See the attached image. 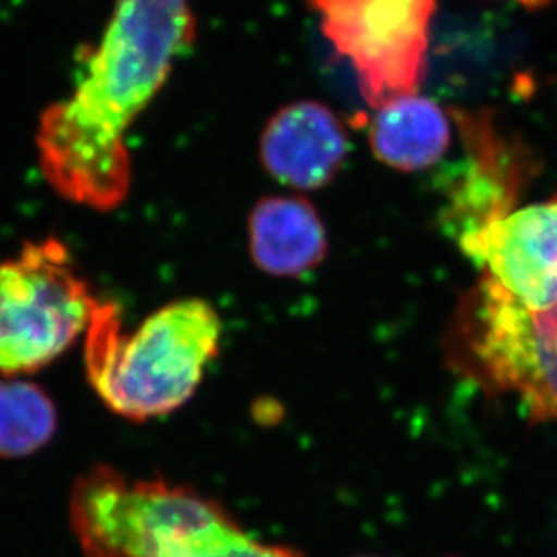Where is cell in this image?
<instances>
[{
    "mask_svg": "<svg viewBox=\"0 0 557 557\" xmlns=\"http://www.w3.org/2000/svg\"><path fill=\"white\" fill-rule=\"evenodd\" d=\"M100 300L59 238L24 244L0 260V373H33L89 329Z\"/></svg>",
    "mask_w": 557,
    "mask_h": 557,
    "instance_id": "cell-4",
    "label": "cell"
},
{
    "mask_svg": "<svg viewBox=\"0 0 557 557\" xmlns=\"http://www.w3.org/2000/svg\"><path fill=\"white\" fill-rule=\"evenodd\" d=\"M451 143V125L435 101L413 95L377 109L370 126L375 158L399 172H421L438 163Z\"/></svg>",
    "mask_w": 557,
    "mask_h": 557,
    "instance_id": "cell-11",
    "label": "cell"
},
{
    "mask_svg": "<svg viewBox=\"0 0 557 557\" xmlns=\"http://www.w3.org/2000/svg\"><path fill=\"white\" fill-rule=\"evenodd\" d=\"M69 521L85 557H215L249 537L199 491L126 479L109 466L76 479Z\"/></svg>",
    "mask_w": 557,
    "mask_h": 557,
    "instance_id": "cell-3",
    "label": "cell"
},
{
    "mask_svg": "<svg viewBox=\"0 0 557 557\" xmlns=\"http://www.w3.org/2000/svg\"><path fill=\"white\" fill-rule=\"evenodd\" d=\"M59 426L53 400L38 384L0 381V457L22 458L48 446Z\"/></svg>",
    "mask_w": 557,
    "mask_h": 557,
    "instance_id": "cell-12",
    "label": "cell"
},
{
    "mask_svg": "<svg viewBox=\"0 0 557 557\" xmlns=\"http://www.w3.org/2000/svg\"><path fill=\"white\" fill-rule=\"evenodd\" d=\"M215 557H301V554L289 547L265 545V543L257 542V540L249 536L235 547L226 550V553L219 554Z\"/></svg>",
    "mask_w": 557,
    "mask_h": 557,
    "instance_id": "cell-13",
    "label": "cell"
},
{
    "mask_svg": "<svg viewBox=\"0 0 557 557\" xmlns=\"http://www.w3.org/2000/svg\"><path fill=\"white\" fill-rule=\"evenodd\" d=\"M469 150L468 175L446 210L447 227L458 238L509 215L523 177V159L496 134L487 116L455 114Z\"/></svg>",
    "mask_w": 557,
    "mask_h": 557,
    "instance_id": "cell-9",
    "label": "cell"
},
{
    "mask_svg": "<svg viewBox=\"0 0 557 557\" xmlns=\"http://www.w3.org/2000/svg\"><path fill=\"white\" fill-rule=\"evenodd\" d=\"M458 331L491 388L515 394L532 421L557 419V301L529 309L484 276L463 301Z\"/></svg>",
    "mask_w": 557,
    "mask_h": 557,
    "instance_id": "cell-5",
    "label": "cell"
},
{
    "mask_svg": "<svg viewBox=\"0 0 557 557\" xmlns=\"http://www.w3.org/2000/svg\"><path fill=\"white\" fill-rule=\"evenodd\" d=\"M221 339V318L205 300L172 301L128 334L116 304L100 301L85 332V372L112 413L148 421L195 394Z\"/></svg>",
    "mask_w": 557,
    "mask_h": 557,
    "instance_id": "cell-2",
    "label": "cell"
},
{
    "mask_svg": "<svg viewBox=\"0 0 557 557\" xmlns=\"http://www.w3.org/2000/svg\"><path fill=\"white\" fill-rule=\"evenodd\" d=\"M372 109L419 95L436 0H306Z\"/></svg>",
    "mask_w": 557,
    "mask_h": 557,
    "instance_id": "cell-6",
    "label": "cell"
},
{
    "mask_svg": "<svg viewBox=\"0 0 557 557\" xmlns=\"http://www.w3.org/2000/svg\"><path fill=\"white\" fill-rule=\"evenodd\" d=\"M194 37L191 0H114L78 84L38 123V163L60 197L95 211L122 205L132 175L126 134Z\"/></svg>",
    "mask_w": 557,
    "mask_h": 557,
    "instance_id": "cell-1",
    "label": "cell"
},
{
    "mask_svg": "<svg viewBox=\"0 0 557 557\" xmlns=\"http://www.w3.org/2000/svg\"><path fill=\"white\" fill-rule=\"evenodd\" d=\"M516 2H520V4L525 5V8L536 10V8H545V5L550 4L553 0H516Z\"/></svg>",
    "mask_w": 557,
    "mask_h": 557,
    "instance_id": "cell-14",
    "label": "cell"
},
{
    "mask_svg": "<svg viewBox=\"0 0 557 557\" xmlns=\"http://www.w3.org/2000/svg\"><path fill=\"white\" fill-rule=\"evenodd\" d=\"M485 276L529 309L557 301V194L458 238Z\"/></svg>",
    "mask_w": 557,
    "mask_h": 557,
    "instance_id": "cell-7",
    "label": "cell"
},
{
    "mask_svg": "<svg viewBox=\"0 0 557 557\" xmlns=\"http://www.w3.org/2000/svg\"><path fill=\"white\" fill-rule=\"evenodd\" d=\"M249 252L263 273L301 276L326 257L325 226L314 206L300 197H265L249 215Z\"/></svg>",
    "mask_w": 557,
    "mask_h": 557,
    "instance_id": "cell-10",
    "label": "cell"
},
{
    "mask_svg": "<svg viewBox=\"0 0 557 557\" xmlns=\"http://www.w3.org/2000/svg\"><path fill=\"white\" fill-rule=\"evenodd\" d=\"M347 156V131L320 101L285 106L269 120L260 137V159L269 174L301 191L329 185Z\"/></svg>",
    "mask_w": 557,
    "mask_h": 557,
    "instance_id": "cell-8",
    "label": "cell"
}]
</instances>
